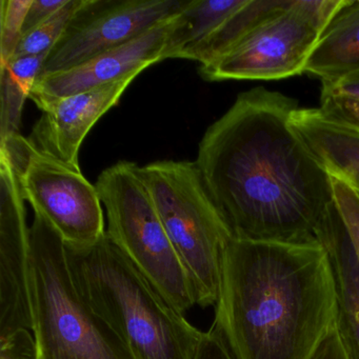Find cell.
<instances>
[{
	"mask_svg": "<svg viewBox=\"0 0 359 359\" xmlns=\"http://www.w3.org/2000/svg\"><path fill=\"white\" fill-rule=\"evenodd\" d=\"M213 325L233 359H314L337 323V292L320 241L233 237L222 255Z\"/></svg>",
	"mask_w": 359,
	"mask_h": 359,
	"instance_id": "cell-2",
	"label": "cell"
},
{
	"mask_svg": "<svg viewBox=\"0 0 359 359\" xmlns=\"http://www.w3.org/2000/svg\"><path fill=\"white\" fill-rule=\"evenodd\" d=\"M137 76H130L89 91L64 97L30 95L43 111L31 133L30 142L72 167L79 168V150L95 123L121 100Z\"/></svg>",
	"mask_w": 359,
	"mask_h": 359,
	"instance_id": "cell-11",
	"label": "cell"
},
{
	"mask_svg": "<svg viewBox=\"0 0 359 359\" xmlns=\"http://www.w3.org/2000/svg\"><path fill=\"white\" fill-rule=\"evenodd\" d=\"M15 169L0 151V339L32 331L28 268L30 228Z\"/></svg>",
	"mask_w": 359,
	"mask_h": 359,
	"instance_id": "cell-10",
	"label": "cell"
},
{
	"mask_svg": "<svg viewBox=\"0 0 359 359\" xmlns=\"http://www.w3.org/2000/svg\"><path fill=\"white\" fill-rule=\"evenodd\" d=\"M321 94L342 95L359 100V71L331 83H321Z\"/></svg>",
	"mask_w": 359,
	"mask_h": 359,
	"instance_id": "cell-25",
	"label": "cell"
},
{
	"mask_svg": "<svg viewBox=\"0 0 359 359\" xmlns=\"http://www.w3.org/2000/svg\"><path fill=\"white\" fill-rule=\"evenodd\" d=\"M106 210L111 241L182 313L195 302L188 275L161 222L140 165L121 161L95 184Z\"/></svg>",
	"mask_w": 359,
	"mask_h": 359,
	"instance_id": "cell-6",
	"label": "cell"
},
{
	"mask_svg": "<svg viewBox=\"0 0 359 359\" xmlns=\"http://www.w3.org/2000/svg\"><path fill=\"white\" fill-rule=\"evenodd\" d=\"M314 359H348L341 340L338 335L337 327L323 342Z\"/></svg>",
	"mask_w": 359,
	"mask_h": 359,
	"instance_id": "cell-27",
	"label": "cell"
},
{
	"mask_svg": "<svg viewBox=\"0 0 359 359\" xmlns=\"http://www.w3.org/2000/svg\"><path fill=\"white\" fill-rule=\"evenodd\" d=\"M298 102L264 87L237 96L196 163L234 238L311 243L334 203L331 174L292 123Z\"/></svg>",
	"mask_w": 359,
	"mask_h": 359,
	"instance_id": "cell-1",
	"label": "cell"
},
{
	"mask_svg": "<svg viewBox=\"0 0 359 359\" xmlns=\"http://www.w3.org/2000/svg\"><path fill=\"white\" fill-rule=\"evenodd\" d=\"M68 3L69 0H32V5L25 20L24 34L47 22Z\"/></svg>",
	"mask_w": 359,
	"mask_h": 359,
	"instance_id": "cell-24",
	"label": "cell"
},
{
	"mask_svg": "<svg viewBox=\"0 0 359 359\" xmlns=\"http://www.w3.org/2000/svg\"><path fill=\"white\" fill-rule=\"evenodd\" d=\"M32 0H1L0 3V65L13 58L24 35V25Z\"/></svg>",
	"mask_w": 359,
	"mask_h": 359,
	"instance_id": "cell-20",
	"label": "cell"
},
{
	"mask_svg": "<svg viewBox=\"0 0 359 359\" xmlns=\"http://www.w3.org/2000/svg\"><path fill=\"white\" fill-rule=\"evenodd\" d=\"M0 151L15 169L25 201L68 247H90L106 234L97 189L81 169L39 150L20 134L0 142Z\"/></svg>",
	"mask_w": 359,
	"mask_h": 359,
	"instance_id": "cell-8",
	"label": "cell"
},
{
	"mask_svg": "<svg viewBox=\"0 0 359 359\" xmlns=\"http://www.w3.org/2000/svg\"><path fill=\"white\" fill-rule=\"evenodd\" d=\"M351 1L292 0L222 57L199 66V74L207 81H277L304 74L323 32Z\"/></svg>",
	"mask_w": 359,
	"mask_h": 359,
	"instance_id": "cell-7",
	"label": "cell"
},
{
	"mask_svg": "<svg viewBox=\"0 0 359 359\" xmlns=\"http://www.w3.org/2000/svg\"><path fill=\"white\" fill-rule=\"evenodd\" d=\"M196 359H233V357L219 336L208 333L201 339Z\"/></svg>",
	"mask_w": 359,
	"mask_h": 359,
	"instance_id": "cell-26",
	"label": "cell"
},
{
	"mask_svg": "<svg viewBox=\"0 0 359 359\" xmlns=\"http://www.w3.org/2000/svg\"><path fill=\"white\" fill-rule=\"evenodd\" d=\"M198 306L219 297L222 255L233 238L195 161H163L140 167Z\"/></svg>",
	"mask_w": 359,
	"mask_h": 359,
	"instance_id": "cell-5",
	"label": "cell"
},
{
	"mask_svg": "<svg viewBox=\"0 0 359 359\" xmlns=\"http://www.w3.org/2000/svg\"><path fill=\"white\" fill-rule=\"evenodd\" d=\"M188 0H83L41 75L70 70L168 22Z\"/></svg>",
	"mask_w": 359,
	"mask_h": 359,
	"instance_id": "cell-9",
	"label": "cell"
},
{
	"mask_svg": "<svg viewBox=\"0 0 359 359\" xmlns=\"http://www.w3.org/2000/svg\"><path fill=\"white\" fill-rule=\"evenodd\" d=\"M331 178L334 203L344 222L359 262V194L341 178L333 174H331Z\"/></svg>",
	"mask_w": 359,
	"mask_h": 359,
	"instance_id": "cell-21",
	"label": "cell"
},
{
	"mask_svg": "<svg viewBox=\"0 0 359 359\" xmlns=\"http://www.w3.org/2000/svg\"><path fill=\"white\" fill-rule=\"evenodd\" d=\"M291 3L292 0H248L201 47L195 62L201 66L215 62Z\"/></svg>",
	"mask_w": 359,
	"mask_h": 359,
	"instance_id": "cell-18",
	"label": "cell"
},
{
	"mask_svg": "<svg viewBox=\"0 0 359 359\" xmlns=\"http://www.w3.org/2000/svg\"><path fill=\"white\" fill-rule=\"evenodd\" d=\"M81 1L83 0H69V3L55 15L24 34L12 60L25 56L49 54L66 32L71 20L81 7Z\"/></svg>",
	"mask_w": 359,
	"mask_h": 359,
	"instance_id": "cell-19",
	"label": "cell"
},
{
	"mask_svg": "<svg viewBox=\"0 0 359 359\" xmlns=\"http://www.w3.org/2000/svg\"><path fill=\"white\" fill-rule=\"evenodd\" d=\"M171 20L136 37L133 41L104 52L70 70L41 75L30 95L64 97L89 91L130 76H138L156 62L163 53Z\"/></svg>",
	"mask_w": 359,
	"mask_h": 359,
	"instance_id": "cell-12",
	"label": "cell"
},
{
	"mask_svg": "<svg viewBox=\"0 0 359 359\" xmlns=\"http://www.w3.org/2000/svg\"><path fill=\"white\" fill-rule=\"evenodd\" d=\"M248 0H188L170 24L163 60H194L222 24Z\"/></svg>",
	"mask_w": 359,
	"mask_h": 359,
	"instance_id": "cell-15",
	"label": "cell"
},
{
	"mask_svg": "<svg viewBox=\"0 0 359 359\" xmlns=\"http://www.w3.org/2000/svg\"><path fill=\"white\" fill-rule=\"evenodd\" d=\"M49 54L14 58L0 65V142L20 134L22 110Z\"/></svg>",
	"mask_w": 359,
	"mask_h": 359,
	"instance_id": "cell-17",
	"label": "cell"
},
{
	"mask_svg": "<svg viewBox=\"0 0 359 359\" xmlns=\"http://www.w3.org/2000/svg\"><path fill=\"white\" fill-rule=\"evenodd\" d=\"M67 254L79 293L118 334L134 359H196L203 332L187 320L107 233L90 247L67 245Z\"/></svg>",
	"mask_w": 359,
	"mask_h": 359,
	"instance_id": "cell-3",
	"label": "cell"
},
{
	"mask_svg": "<svg viewBox=\"0 0 359 359\" xmlns=\"http://www.w3.org/2000/svg\"><path fill=\"white\" fill-rule=\"evenodd\" d=\"M292 123L327 171L359 194L358 130L329 118L319 108H298Z\"/></svg>",
	"mask_w": 359,
	"mask_h": 359,
	"instance_id": "cell-14",
	"label": "cell"
},
{
	"mask_svg": "<svg viewBox=\"0 0 359 359\" xmlns=\"http://www.w3.org/2000/svg\"><path fill=\"white\" fill-rule=\"evenodd\" d=\"M317 238L329 254L335 277L338 335L348 359H359V262L334 203Z\"/></svg>",
	"mask_w": 359,
	"mask_h": 359,
	"instance_id": "cell-13",
	"label": "cell"
},
{
	"mask_svg": "<svg viewBox=\"0 0 359 359\" xmlns=\"http://www.w3.org/2000/svg\"><path fill=\"white\" fill-rule=\"evenodd\" d=\"M319 109L329 118L359 131V100L348 96L321 94Z\"/></svg>",
	"mask_w": 359,
	"mask_h": 359,
	"instance_id": "cell-22",
	"label": "cell"
},
{
	"mask_svg": "<svg viewBox=\"0 0 359 359\" xmlns=\"http://www.w3.org/2000/svg\"><path fill=\"white\" fill-rule=\"evenodd\" d=\"M359 71V1L352 0L329 25L306 73L331 83Z\"/></svg>",
	"mask_w": 359,
	"mask_h": 359,
	"instance_id": "cell-16",
	"label": "cell"
},
{
	"mask_svg": "<svg viewBox=\"0 0 359 359\" xmlns=\"http://www.w3.org/2000/svg\"><path fill=\"white\" fill-rule=\"evenodd\" d=\"M0 359H37L34 336L29 330H20L0 339Z\"/></svg>",
	"mask_w": 359,
	"mask_h": 359,
	"instance_id": "cell-23",
	"label": "cell"
},
{
	"mask_svg": "<svg viewBox=\"0 0 359 359\" xmlns=\"http://www.w3.org/2000/svg\"><path fill=\"white\" fill-rule=\"evenodd\" d=\"M28 287L37 359H134L81 295L64 239L36 214L30 226Z\"/></svg>",
	"mask_w": 359,
	"mask_h": 359,
	"instance_id": "cell-4",
	"label": "cell"
}]
</instances>
